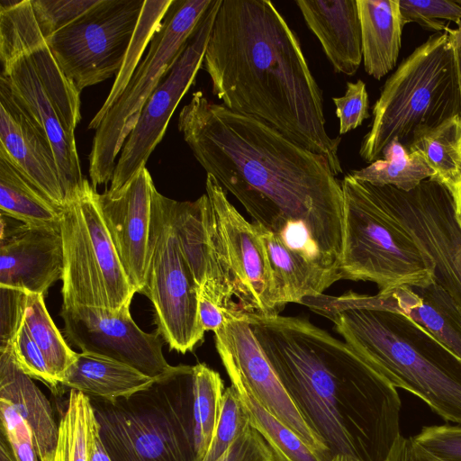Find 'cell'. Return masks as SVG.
Returning a JSON list of instances; mask_svg holds the SVG:
<instances>
[{
	"mask_svg": "<svg viewBox=\"0 0 461 461\" xmlns=\"http://www.w3.org/2000/svg\"><path fill=\"white\" fill-rule=\"evenodd\" d=\"M449 194L452 198L456 221L461 229V185Z\"/></svg>",
	"mask_w": 461,
	"mask_h": 461,
	"instance_id": "48",
	"label": "cell"
},
{
	"mask_svg": "<svg viewBox=\"0 0 461 461\" xmlns=\"http://www.w3.org/2000/svg\"><path fill=\"white\" fill-rule=\"evenodd\" d=\"M385 461H439L420 447L413 438L402 434L394 442Z\"/></svg>",
	"mask_w": 461,
	"mask_h": 461,
	"instance_id": "43",
	"label": "cell"
},
{
	"mask_svg": "<svg viewBox=\"0 0 461 461\" xmlns=\"http://www.w3.org/2000/svg\"><path fill=\"white\" fill-rule=\"evenodd\" d=\"M11 348L16 364L26 375L43 382L54 393L59 391L60 384L52 375L41 350L27 329L24 319Z\"/></svg>",
	"mask_w": 461,
	"mask_h": 461,
	"instance_id": "37",
	"label": "cell"
},
{
	"mask_svg": "<svg viewBox=\"0 0 461 461\" xmlns=\"http://www.w3.org/2000/svg\"><path fill=\"white\" fill-rule=\"evenodd\" d=\"M0 461H18L6 436L0 430Z\"/></svg>",
	"mask_w": 461,
	"mask_h": 461,
	"instance_id": "47",
	"label": "cell"
},
{
	"mask_svg": "<svg viewBox=\"0 0 461 461\" xmlns=\"http://www.w3.org/2000/svg\"><path fill=\"white\" fill-rule=\"evenodd\" d=\"M457 2L461 5V0H457Z\"/></svg>",
	"mask_w": 461,
	"mask_h": 461,
	"instance_id": "50",
	"label": "cell"
},
{
	"mask_svg": "<svg viewBox=\"0 0 461 461\" xmlns=\"http://www.w3.org/2000/svg\"><path fill=\"white\" fill-rule=\"evenodd\" d=\"M88 461H112L101 440L97 422L95 423L90 444Z\"/></svg>",
	"mask_w": 461,
	"mask_h": 461,
	"instance_id": "46",
	"label": "cell"
},
{
	"mask_svg": "<svg viewBox=\"0 0 461 461\" xmlns=\"http://www.w3.org/2000/svg\"><path fill=\"white\" fill-rule=\"evenodd\" d=\"M90 402L112 461H197L193 366L129 397Z\"/></svg>",
	"mask_w": 461,
	"mask_h": 461,
	"instance_id": "7",
	"label": "cell"
},
{
	"mask_svg": "<svg viewBox=\"0 0 461 461\" xmlns=\"http://www.w3.org/2000/svg\"><path fill=\"white\" fill-rule=\"evenodd\" d=\"M303 304L336 331L396 388L420 398L444 420L461 425V358L404 314L376 307L366 294H323Z\"/></svg>",
	"mask_w": 461,
	"mask_h": 461,
	"instance_id": "4",
	"label": "cell"
},
{
	"mask_svg": "<svg viewBox=\"0 0 461 461\" xmlns=\"http://www.w3.org/2000/svg\"><path fill=\"white\" fill-rule=\"evenodd\" d=\"M406 147L424 158L434 171L429 179L449 194L461 185V114L415 132Z\"/></svg>",
	"mask_w": 461,
	"mask_h": 461,
	"instance_id": "27",
	"label": "cell"
},
{
	"mask_svg": "<svg viewBox=\"0 0 461 461\" xmlns=\"http://www.w3.org/2000/svg\"><path fill=\"white\" fill-rule=\"evenodd\" d=\"M154 189L151 175L144 167L122 188L97 194L104 221L137 293L144 285L149 258Z\"/></svg>",
	"mask_w": 461,
	"mask_h": 461,
	"instance_id": "19",
	"label": "cell"
},
{
	"mask_svg": "<svg viewBox=\"0 0 461 461\" xmlns=\"http://www.w3.org/2000/svg\"><path fill=\"white\" fill-rule=\"evenodd\" d=\"M226 315L224 323L214 331V340L230 379L241 382L265 409L305 443L331 460L329 448L307 424L290 398L248 321L240 315Z\"/></svg>",
	"mask_w": 461,
	"mask_h": 461,
	"instance_id": "17",
	"label": "cell"
},
{
	"mask_svg": "<svg viewBox=\"0 0 461 461\" xmlns=\"http://www.w3.org/2000/svg\"><path fill=\"white\" fill-rule=\"evenodd\" d=\"M205 190L193 202L170 201L174 227L199 294L226 313L277 314L269 263L254 223L208 174Z\"/></svg>",
	"mask_w": 461,
	"mask_h": 461,
	"instance_id": "5",
	"label": "cell"
},
{
	"mask_svg": "<svg viewBox=\"0 0 461 461\" xmlns=\"http://www.w3.org/2000/svg\"><path fill=\"white\" fill-rule=\"evenodd\" d=\"M156 379L117 360L92 353H77L60 384L107 402L126 398L151 386Z\"/></svg>",
	"mask_w": 461,
	"mask_h": 461,
	"instance_id": "25",
	"label": "cell"
},
{
	"mask_svg": "<svg viewBox=\"0 0 461 461\" xmlns=\"http://www.w3.org/2000/svg\"><path fill=\"white\" fill-rule=\"evenodd\" d=\"M375 187L389 212L431 259L434 279L461 312V229L449 193L429 178L409 192Z\"/></svg>",
	"mask_w": 461,
	"mask_h": 461,
	"instance_id": "14",
	"label": "cell"
},
{
	"mask_svg": "<svg viewBox=\"0 0 461 461\" xmlns=\"http://www.w3.org/2000/svg\"><path fill=\"white\" fill-rule=\"evenodd\" d=\"M0 157L55 205L64 209L68 204L46 133L1 79Z\"/></svg>",
	"mask_w": 461,
	"mask_h": 461,
	"instance_id": "20",
	"label": "cell"
},
{
	"mask_svg": "<svg viewBox=\"0 0 461 461\" xmlns=\"http://www.w3.org/2000/svg\"><path fill=\"white\" fill-rule=\"evenodd\" d=\"M350 174L356 179L373 185H392L409 192L430 178L434 171L420 153L411 151L395 139L383 149L380 158Z\"/></svg>",
	"mask_w": 461,
	"mask_h": 461,
	"instance_id": "29",
	"label": "cell"
},
{
	"mask_svg": "<svg viewBox=\"0 0 461 461\" xmlns=\"http://www.w3.org/2000/svg\"><path fill=\"white\" fill-rule=\"evenodd\" d=\"M63 331L81 352L101 355L124 363L160 380L180 370L167 363L165 342L156 330L148 333L131 318L130 307L118 312L88 306L61 307Z\"/></svg>",
	"mask_w": 461,
	"mask_h": 461,
	"instance_id": "16",
	"label": "cell"
},
{
	"mask_svg": "<svg viewBox=\"0 0 461 461\" xmlns=\"http://www.w3.org/2000/svg\"><path fill=\"white\" fill-rule=\"evenodd\" d=\"M216 461H276L265 438L249 424Z\"/></svg>",
	"mask_w": 461,
	"mask_h": 461,
	"instance_id": "42",
	"label": "cell"
},
{
	"mask_svg": "<svg viewBox=\"0 0 461 461\" xmlns=\"http://www.w3.org/2000/svg\"><path fill=\"white\" fill-rule=\"evenodd\" d=\"M178 130L196 160L254 223L332 280L344 238L341 181L328 159L268 124L193 94Z\"/></svg>",
	"mask_w": 461,
	"mask_h": 461,
	"instance_id": "1",
	"label": "cell"
},
{
	"mask_svg": "<svg viewBox=\"0 0 461 461\" xmlns=\"http://www.w3.org/2000/svg\"><path fill=\"white\" fill-rule=\"evenodd\" d=\"M213 0H173L149 50L125 87L99 120L88 155L91 185L111 182L116 157L148 99L186 48Z\"/></svg>",
	"mask_w": 461,
	"mask_h": 461,
	"instance_id": "10",
	"label": "cell"
},
{
	"mask_svg": "<svg viewBox=\"0 0 461 461\" xmlns=\"http://www.w3.org/2000/svg\"><path fill=\"white\" fill-rule=\"evenodd\" d=\"M366 296L376 307L409 317L461 358V312L435 279L427 285L400 286Z\"/></svg>",
	"mask_w": 461,
	"mask_h": 461,
	"instance_id": "22",
	"label": "cell"
},
{
	"mask_svg": "<svg viewBox=\"0 0 461 461\" xmlns=\"http://www.w3.org/2000/svg\"><path fill=\"white\" fill-rule=\"evenodd\" d=\"M230 380L245 406L251 426L267 442L276 461H330L265 409L241 382Z\"/></svg>",
	"mask_w": 461,
	"mask_h": 461,
	"instance_id": "30",
	"label": "cell"
},
{
	"mask_svg": "<svg viewBox=\"0 0 461 461\" xmlns=\"http://www.w3.org/2000/svg\"><path fill=\"white\" fill-rule=\"evenodd\" d=\"M364 68L380 80L396 66L404 27L400 0H357Z\"/></svg>",
	"mask_w": 461,
	"mask_h": 461,
	"instance_id": "24",
	"label": "cell"
},
{
	"mask_svg": "<svg viewBox=\"0 0 461 461\" xmlns=\"http://www.w3.org/2000/svg\"><path fill=\"white\" fill-rule=\"evenodd\" d=\"M295 4L334 71L355 75L363 59L357 0H296Z\"/></svg>",
	"mask_w": 461,
	"mask_h": 461,
	"instance_id": "21",
	"label": "cell"
},
{
	"mask_svg": "<svg viewBox=\"0 0 461 461\" xmlns=\"http://www.w3.org/2000/svg\"><path fill=\"white\" fill-rule=\"evenodd\" d=\"M0 60V79L50 142L69 203L83 191L86 180L75 140L81 121L80 92L54 59L31 0L1 1Z\"/></svg>",
	"mask_w": 461,
	"mask_h": 461,
	"instance_id": "6",
	"label": "cell"
},
{
	"mask_svg": "<svg viewBox=\"0 0 461 461\" xmlns=\"http://www.w3.org/2000/svg\"><path fill=\"white\" fill-rule=\"evenodd\" d=\"M96 423L90 398L70 390L59 423V438L52 461H88Z\"/></svg>",
	"mask_w": 461,
	"mask_h": 461,
	"instance_id": "32",
	"label": "cell"
},
{
	"mask_svg": "<svg viewBox=\"0 0 461 461\" xmlns=\"http://www.w3.org/2000/svg\"><path fill=\"white\" fill-rule=\"evenodd\" d=\"M223 392V381L218 372L204 363L193 366V410L197 461L204 459L210 447Z\"/></svg>",
	"mask_w": 461,
	"mask_h": 461,
	"instance_id": "33",
	"label": "cell"
},
{
	"mask_svg": "<svg viewBox=\"0 0 461 461\" xmlns=\"http://www.w3.org/2000/svg\"><path fill=\"white\" fill-rule=\"evenodd\" d=\"M460 113L454 54L444 31L429 37L387 78L373 106L359 155L372 163L382 157L391 140L408 144L415 132Z\"/></svg>",
	"mask_w": 461,
	"mask_h": 461,
	"instance_id": "8",
	"label": "cell"
},
{
	"mask_svg": "<svg viewBox=\"0 0 461 461\" xmlns=\"http://www.w3.org/2000/svg\"><path fill=\"white\" fill-rule=\"evenodd\" d=\"M221 0H213L181 56L145 104L116 162L110 190L125 185L146 163L161 141L179 102L202 68L206 47Z\"/></svg>",
	"mask_w": 461,
	"mask_h": 461,
	"instance_id": "15",
	"label": "cell"
},
{
	"mask_svg": "<svg viewBox=\"0 0 461 461\" xmlns=\"http://www.w3.org/2000/svg\"><path fill=\"white\" fill-rule=\"evenodd\" d=\"M171 199L152 194V230L144 285L157 330L171 350L185 354L203 340L198 312L200 287L183 252L171 216Z\"/></svg>",
	"mask_w": 461,
	"mask_h": 461,
	"instance_id": "12",
	"label": "cell"
},
{
	"mask_svg": "<svg viewBox=\"0 0 461 461\" xmlns=\"http://www.w3.org/2000/svg\"><path fill=\"white\" fill-rule=\"evenodd\" d=\"M145 0H98L46 39L60 69L81 93L122 69L135 39Z\"/></svg>",
	"mask_w": 461,
	"mask_h": 461,
	"instance_id": "13",
	"label": "cell"
},
{
	"mask_svg": "<svg viewBox=\"0 0 461 461\" xmlns=\"http://www.w3.org/2000/svg\"><path fill=\"white\" fill-rule=\"evenodd\" d=\"M254 225L269 263L272 300L277 314L287 303H301L307 297L320 295L333 284L305 258L288 249L277 235Z\"/></svg>",
	"mask_w": 461,
	"mask_h": 461,
	"instance_id": "26",
	"label": "cell"
},
{
	"mask_svg": "<svg viewBox=\"0 0 461 461\" xmlns=\"http://www.w3.org/2000/svg\"><path fill=\"white\" fill-rule=\"evenodd\" d=\"M346 86L344 95L332 98L339 121V134L357 129L370 117L366 84L359 79L354 83L348 81Z\"/></svg>",
	"mask_w": 461,
	"mask_h": 461,
	"instance_id": "40",
	"label": "cell"
},
{
	"mask_svg": "<svg viewBox=\"0 0 461 461\" xmlns=\"http://www.w3.org/2000/svg\"><path fill=\"white\" fill-rule=\"evenodd\" d=\"M344 238L340 279L375 283L379 292L422 286L434 265L381 200L375 185L348 173L341 181Z\"/></svg>",
	"mask_w": 461,
	"mask_h": 461,
	"instance_id": "9",
	"label": "cell"
},
{
	"mask_svg": "<svg viewBox=\"0 0 461 461\" xmlns=\"http://www.w3.org/2000/svg\"><path fill=\"white\" fill-rule=\"evenodd\" d=\"M1 213L28 225H59L61 208L0 157Z\"/></svg>",
	"mask_w": 461,
	"mask_h": 461,
	"instance_id": "28",
	"label": "cell"
},
{
	"mask_svg": "<svg viewBox=\"0 0 461 461\" xmlns=\"http://www.w3.org/2000/svg\"><path fill=\"white\" fill-rule=\"evenodd\" d=\"M330 461H358L351 456H344V455H338L332 457Z\"/></svg>",
	"mask_w": 461,
	"mask_h": 461,
	"instance_id": "49",
	"label": "cell"
},
{
	"mask_svg": "<svg viewBox=\"0 0 461 461\" xmlns=\"http://www.w3.org/2000/svg\"><path fill=\"white\" fill-rule=\"evenodd\" d=\"M24 322L52 375L60 384L67 370L76 361L77 353L69 348L54 324L47 311L44 295L27 292Z\"/></svg>",
	"mask_w": 461,
	"mask_h": 461,
	"instance_id": "31",
	"label": "cell"
},
{
	"mask_svg": "<svg viewBox=\"0 0 461 461\" xmlns=\"http://www.w3.org/2000/svg\"><path fill=\"white\" fill-rule=\"evenodd\" d=\"M445 31L448 35L449 42L454 54L461 106V22L456 23V28L451 29L447 26Z\"/></svg>",
	"mask_w": 461,
	"mask_h": 461,
	"instance_id": "45",
	"label": "cell"
},
{
	"mask_svg": "<svg viewBox=\"0 0 461 461\" xmlns=\"http://www.w3.org/2000/svg\"><path fill=\"white\" fill-rule=\"evenodd\" d=\"M98 0H31L34 17L45 40L70 24Z\"/></svg>",
	"mask_w": 461,
	"mask_h": 461,
	"instance_id": "36",
	"label": "cell"
},
{
	"mask_svg": "<svg viewBox=\"0 0 461 461\" xmlns=\"http://www.w3.org/2000/svg\"><path fill=\"white\" fill-rule=\"evenodd\" d=\"M0 399L10 402L31 427L40 461H52L59 426L48 398L16 364L11 346L0 350Z\"/></svg>",
	"mask_w": 461,
	"mask_h": 461,
	"instance_id": "23",
	"label": "cell"
},
{
	"mask_svg": "<svg viewBox=\"0 0 461 461\" xmlns=\"http://www.w3.org/2000/svg\"><path fill=\"white\" fill-rule=\"evenodd\" d=\"M300 413L332 457L385 461L400 433L396 387L356 350L308 320L244 314Z\"/></svg>",
	"mask_w": 461,
	"mask_h": 461,
	"instance_id": "2",
	"label": "cell"
},
{
	"mask_svg": "<svg viewBox=\"0 0 461 461\" xmlns=\"http://www.w3.org/2000/svg\"><path fill=\"white\" fill-rule=\"evenodd\" d=\"M199 319L203 329L217 330L226 321V312L207 296L199 294L198 303Z\"/></svg>",
	"mask_w": 461,
	"mask_h": 461,
	"instance_id": "44",
	"label": "cell"
},
{
	"mask_svg": "<svg viewBox=\"0 0 461 461\" xmlns=\"http://www.w3.org/2000/svg\"><path fill=\"white\" fill-rule=\"evenodd\" d=\"M63 267L59 224L28 225L1 214L0 286L45 296Z\"/></svg>",
	"mask_w": 461,
	"mask_h": 461,
	"instance_id": "18",
	"label": "cell"
},
{
	"mask_svg": "<svg viewBox=\"0 0 461 461\" xmlns=\"http://www.w3.org/2000/svg\"><path fill=\"white\" fill-rule=\"evenodd\" d=\"M27 292L0 286V350L12 345L24 319Z\"/></svg>",
	"mask_w": 461,
	"mask_h": 461,
	"instance_id": "41",
	"label": "cell"
},
{
	"mask_svg": "<svg viewBox=\"0 0 461 461\" xmlns=\"http://www.w3.org/2000/svg\"><path fill=\"white\" fill-rule=\"evenodd\" d=\"M414 441L439 461H461V425L424 426Z\"/></svg>",
	"mask_w": 461,
	"mask_h": 461,
	"instance_id": "38",
	"label": "cell"
},
{
	"mask_svg": "<svg viewBox=\"0 0 461 461\" xmlns=\"http://www.w3.org/2000/svg\"><path fill=\"white\" fill-rule=\"evenodd\" d=\"M404 25L416 23L426 30L441 32L447 27L445 21L461 22V5L449 0H400Z\"/></svg>",
	"mask_w": 461,
	"mask_h": 461,
	"instance_id": "35",
	"label": "cell"
},
{
	"mask_svg": "<svg viewBox=\"0 0 461 461\" xmlns=\"http://www.w3.org/2000/svg\"><path fill=\"white\" fill-rule=\"evenodd\" d=\"M250 424L245 406L230 384L224 390L214 434L203 461H216Z\"/></svg>",
	"mask_w": 461,
	"mask_h": 461,
	"instance_id": "34",
	"label": "cell"
},
{
	"mask_svg": "<svg viewBox=\"0 0 461 461\" xmlns=\"http://www.w3.org/2000/svg\"><path fill=\"white\" fill-rule=\"evenodd\" d=\"M97 194L86 180L83 191L62 210V307L88 306L118 312L131 306L137 290L107 230Z\"/></svg>",
	"mask_w": 461,
	"mask_h": 461,
	"instance_id": "11",
	"label": "cell"
},
{
	"mask_svg": "<svg viewBox=\"0 0 461 461\" xmlns=\"http://www.w3.org/2000/svg\"><path fill=\"white\" fill-rule=\"evenodd\" d=\"M202 68L231 111L259 120L343 169L340 137L325 126L323 95L300 41L267 0H221Z\"/></svg>",
	"mask_w": 461,
	"mask_h": 461,
	"instance_id": "3",
	"label": "cell"
},
{
	"mask_svg": "<svg viewBox=\"0 0 461 461\" xmlns=\"http://www.w3.org/2000/svg\"><path fill=\"white\" fill-rule=\"evenodd\" d=\"M1 427L18 461H40L33 433L27 421L7 401L0 399Z\"/></svg>",
	"mask_w": 461,
	"mask_h": 461,
	"instance_id": "39",
	"label": "cell"
}]
</instances>
